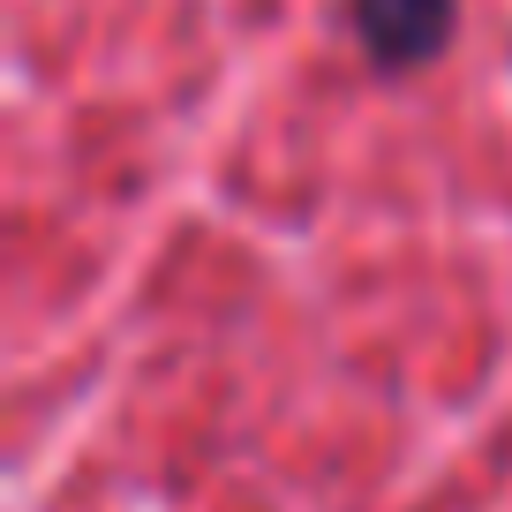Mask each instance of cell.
<instances>
[{
	"label": "cell",
	"mask_w": 512,
	"mask_h": 512,
	"mask_svg": "<svg viewBox=\"0 0 512 512\" xmlns=\"http://www.w3.org/2000/svg\"><path fill=\"white\" fill-rule=\"evenodd\" d=\"M354 38L377 68H422L452 38V0H354Z\"/></svg>",
	"instance_id": "cell-1"
}]
</instances>
